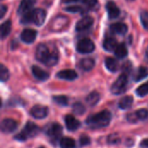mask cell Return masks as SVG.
Instances as JSON below:
<instances>
[{"instance_id":"obj_10","label":"cell","mask_w":148,"mask_h":148,"mask_svg":"<svg viewBox=\"0 0 148 148\" xmlns=\"http://www.w3.org/2000/svg\"><path fill=\"white\" fill-rule=\"evenodd\" d=\"M18 127L17 121L13 119H4L1 122V130L3 133H12Z\"/></svg>"},{"instance_id":"obj_9","label":"cell","mask_w":148,"mask_h":148,"mask_svg":"<svg viewBox=\"0 0 148 148\" xmlns=\"http://www.w3.org/2000/svg\"><path fill=\"white\" fill-rule=\"evenodd\" d=\"M69 23V20L66 16H56L51 23L50 29L53 31H58L63 29Z\"/></svg>"},{"instance_id":"obj_41","label":"cell","mask_w":148,"mask_h":148,"mask_svg":"<svg viewBox=\"0 0 148 148\" xmlns=\"http://www.w3.org/2000/svg\"><path fill=\"white\" fill-rule=\"evenodd\" d=\"M147 56H148V49H147Z\"/></svg>"},{"instance_id":"obj_3","label":"cell","mask_w":148,"mask_h":148,"mask_svg":"<svg viewBox=\"0 0 148 148\" xmlns=\"http://www.w3.org/2000/svg\"><path fill=\"white\" fill-rule=\"evenodd\" d=\"M38 133H39L38 126H36L35 123L31 121H28L26 125L24 126L23 131L15 136V139L20 141H24L27 139L35 137L36 135H37Z\"/></svg>"},{"instance_id":"obj_13","label":"cell","mask_w":148,"mask_h":148,"mask_svg":"<svg viewBox=\"0 0 148 148\" xmlns=\"http://www.w3.org/2000/svg\"><path fill=\"white\" fill-rule=\"evenodd\" d=\"M36 0H22L18 10H17V13L19 15H23L29 11H30L31 8L34 6V4L36 3Z\"/></svg>"},{"instance_id":"obj_6","label":"cell","mask_w":148,"mask_h":148,"mask_svg":"<svg viewBox=\"0 0 148 148\" xmlns=\"http://www.w3.org/2000/svg\"><path fill=\"white\" fill-rule=\"evenodd\" d=\"M76 49L81 54H89L95 50V44L90 39L83 38L78 42Z\"/></svg>"},{"instance_id":"obj_40","label":"cell","mask_w":148,"mask_h":148,"mask_svg":"<svg viewBox=\"0 0 148 148\" xmlns=\"http://www.w3.org/2000/svg\"><path fill=\"white\" fill-rule=\"evenodd\" d=\"M140 147L143 148H148V139L143 140L140 143Z\"/></svg>"},{"instance_id":"obj_32","label":"cell","mask_w":148,"mask_h":148,"mask_svg":"<svg viewBox=\"0 0 148 148\" xmlns=\"http://www.w3.org/2000/svg\"><path fill=\"white\" fill-rule=\"evenodd\" d=\"M9 77L10 73L8 69L3 64H0V80L2 82H6L9 80Z\"/></svg>"},{"instance_id":"obj_19","label":"cell","mask_w":148,"mask_h":148,"mask_svg":"<svg viewBox=\"0 0 148 148\" xmlns=\"http://www.w3.org/2000/svg\"><path fill=\"white\" fill-rule=\"evenodd\" d=\"M110 29L118 35H125L127 32V26L123 23H115L110 26Z\"/></svg>"},{"instance_id":"obj_11","label":"cell","mask_w":148,"mask_h":148,"mask_svg":"<svg viewBox=\"0 0 148 148\" xmlns=\"http://www.w3.org/2000/svg\"><path fill=\"white\" fill-rule=\"evenodd\" d=\"M94 23V18L92 16H87L82 18L75 25V29L77 31H84L89 29Z\"/></svg>"},{"instance_id":"obj_35","label":"cell","mask_w":148,"mask_h":148,"mask_svg":"<svg viewBox=\"0 0 148 148\" xmlns=\"http://www.w3.org/2000/svg\"><path fill=\"white\" fill-rule=\"evenodd\" d=\"M140 21L145 29L148 30V11L143 10L140 12Z\"/></svg>"},{"instance_id":"obj_37","label":"cell","mask_w":148,"mask_h":148,"mask_svg":"<svg viewBox=\"0 0 148 148\" xmlns=\"http://www.w3.org/2000/svg\"><path fill=\"white\" fill-rule=\"evenodd\" d=\"M81 146H88L90 144V138L87 135H82L80 138Z\"/></svg>"},{"instance_id":"obj_22","label":"cell","mask_w":148,"mask_h":148,"mask_svg":"<svg viewBox=\"0 0 148 148\" xmlns=\"http://www.w3.org/2000/svg\"><path fill=\"white\" fill-rule=\"evenodd\" d=\"M95 61L92 58H84L80 62V67L85 71H89L95 67Z\"/></svg>"},{"instance_id":"obj_42","label":"cell","mask_w":148,"mask_h":148,"mask_svg":"<svg viewBox=\"0 0 148 148\" xmlns=\"http://www.w3.org/2000/svg\"><path fill=\"white\" fill-rule=\"evenodd\" d=\"M127 1H134V0H127Z\"/></svg>"},{"instance_id":"obj_38","label":"cell","mask_w":148,"mask_h":148,"mask_svg":"<svg viewBox=\"0 0 148 148\" xmlns=\"http://www.w3.org/2000/svg\"><path fill=\"white\" fill-rule=\"evenodd\" d=\"M131 69H132V64L130 62H127V63L123 65V69L125 72H129Z\"/></svg>"},{"instance_id":"obj_12","label":"cell","mask_w":148,"mask_h":148,"mask_svg":"<svg viewBox=\"0 0 148 148\" xmlns=\"http://www.w3.org/2000/svg\"><path fill=\"white\" fill-rule=\"evenodd\" d=\"M36 35L37 32L35 29H25L23 30V32L21 33L20 38L21 40L25 42V43H32L36 38Z\"/></svg>"},{"instance_id":"obj_25","label":"cell","mask_w":148,"mask_h":148,"mask_svg":"<svg viewBox=\"0 0 148 148\" xmlns=\"http://www.w3.org/2000/svg\"><path fill=\"white\" fill-rule=\"evenodd\" d=\"M133 102H134V99L132 96H129V95L125 96L121 99L119 102V108L121 109H128L132 106Z\"/></svg>"},{"instance_id":"obj_27","label":"cell","mask_w":148,"mask_h":148,"mask_svg":"<svg viewBox=\"0 0 148 148\" xmlns=\"http://www.w3.org/2000/svg\"><path fill=\"white\" fill-rule=\"evenodd\" d=\"M11 30V22L10 20L5 21L1 25V37L2 39H4L10 32Z\"/></svg>"},{"instance_id":"obj_34","label":"cell","mask_w":148,"mask_h":148,"mask_svg":"<svg viewBox=\"0 0 148 148\" xmlns=\"http://www.w3.org/2000/svg\"><path fill=\"white\" fill-rule=\"evenodd\" d=\"M55 102L61 106H67L68 105V98L64 95H56L53 97Z\"/></svg>"},{"instance_id":"obj_20","label":"cell","mask_w":148,"mask_h":148,"mask_svg":"<svg viewBox=\"0 0 148 148\" xmlns=\"http://www.w3.org/2000/svg\"><path fill=\"white\" fill-rule=\"evenodd\" d=\"M117 46V41L113 37H107L103 42V48L109 52L114 51Z\"/></svg>"},{"instance_id":"obj_17","label":"cell","mask_w":148,"mask_h":148,"mask_svg":"<svg viewBox=\"0 0 148 148\" xmlns=\"http://www.w3.org/2000/svg\"><path fill=\"white\" fill-rule=\"evenodd\" d=\"M31 70L34 77L39 81H46L49 77V74L45 70L42 69L41 68H39L38 66H33Z\"/></svg>"},{"instance_id":"obj_30","label":"cell","mask_w":148,"mask_h":148,"mask_svg":"<svg viewBox=\"0 0 148 148\" xmlns=\"http://www.w3.org/2000/svg\"><path fill=\"white\" fill-rule=\"evenodd\" d=\"M58 58H59V56H58V54L56 52V50L55 51H51V54H50L48 61L46 62L45 65H47L49 67L55 66L58 62Z\"/></svg>"},{"instance_id":"obj_39","label":"cell","mask_w":148,"mask_h":148,"mask_svg":"<svg viewBox=\"0 0 148 148\" xmlns=\"http://www.w3.org/2000/svg\"><path fill=\"white\" fill-rule=\"evenodd\" d=\"M7 11V7L5 6V5H1V7H0V17L1 18H3V16H4V14H5V12Z\"/></svg>"},{"instance_id":"obj_18","label":"cell","mask_w":148,"mask_h":148,"mask_svg":"<svg viewBox=\"0 0 148 148\" xmlns=\"http://www.w3.org/2000/svg\"><path fill=\"white\" fill-rule=\"evenodd\" d=\"M64 3H80L84 4L88 9H95L98 4V0H62Z\"/></svg>"},{"instance_id":"obj_23","label":"cell","mask_w":148,"mask_h":148,"mask_svg":"<svg viewBox=\"0 0 148 148\" xmlns=\"http://www.w3.org/2000/svg\"><path fill=\"white\" fill-rule=\"evenodd\" d=\"M105 65L107 67V69L111 71V72H116L119 69V63L118 62L112 58V57H108L105 60Z\"/></svg>"},{"instance_id":"obj_2","label":"cell","mask_w":148,"mask_h":148,"mask_svg":"<svg viewBox=\"0 0 148 148\" xmlns=\"http://www.w3.org/2000/svg\"><path fill=\"white\" fill-rule=\"evenodd\" d=\"M45 19H46V11L42 9H36L23 14L20 22L23 24L35 23L37 26H41L43 24Z\"/></svg>"},{"instance_id":"obj_16","label":"cell","mask_w":148,"mask_h":148,"mask_svg":"<svg viewBox=\"0 0 148 148\" xmlns=\"http://www.w3.org/2000/svg\"><path fill=\"white\" fill-rule=\"evenodd\" d=\"M56 76L60 79L66 80V81H74L77 78V73L73 69H64L59 71Z\"/></svg>"},{"instance_id":"obj_4","label":"cell","mask_w":148,"mask_h":148,"mask_svg":"<svg viewBox=\"0 0 148 148\" xmlns=\"http://www.w3.org/2000/svg\"><path fill=\"white\" fill-rule=\"evenodd\" d=\"M128 82V77L126 73L121 74L118 79L114 82V83L111 87V92L114 95H121L123 94L127 90V86Z\"/></svg>"},{"instance_id":"obj_24","label":"cell","mask_w":148,"mask_h":148,"mask_svg":"<svg viewBox=\"0 0 148 148\" xmlns=\"http://www.w3.org/2000/svg\"><path fill=\"white\" fill-rule=\"evenodd\" d=\"M99 101H100V94L95 91L90 93L86 98V102L91 107L95 106L99 102Z\"/></svg>"},{"instance_id":"obj_26","label":"cell","mask_w":148,"mask_h":148,"mask_svg":"<svg viewBox=\"0 0 148 148\" xmlns=\"http://www.w3.org/2000/svg\"><path fill=\"white\" fill-rule=\"evenodd\" d=\"M148 76V69L146 67H140L135 75H134V81L135 82H140L143 79H145L146 77Z\"/></svg>"},{"instance_id":"obj_8","label":"cell","mask_w":148,"mask_h":148,"mask_svg":"<svg viewBox=\"0 0 148 148\" xmlns=\"http://www.w3.org/2000/svg\"><path fill=\"white\" fill-rule=\"evenodd\" d=\"M48 108L42 105H35L31 109H30V114L33 118L41 120L45 118L48 115Z\"/></svg>"},{"instance_id":"obj_15","label":"cell","mask_w":148,"mask_h":148,"mask_svg":"<svg viewBox=\"0 0 148 148\" xmlns=\"http://www.w3.org/2000/svg\"><path fill=\"white\" fill-rule=\"evenodd\" d=\"M107 8V11L108 14V17L110 19H115L120 16L121 10L119 9V7L115 4V3L114 2H108L106 5Z\"/></svg>"},{"instance_id":"obj_14","label":"cell","mask_w":148,"mask_h":148,"mask_svg":"<svg viewBox=\"0 0 148 148\" xmlns=\"http://www.w3.org/2000/svg\"><path fill=\"white\" fill-rule=\"evenodd\" d=\"M65 124H66V127L69 130V131H75L77 130L80 126H81V123L78 120H76L73 115L71 114H68L66 115L65 117Z\"/></svg>"},{"instance_id":"obj_1","label":"cell","mask_w":148,"mask_h":148,"mask_svg":"<svg viewBox=\"0 0 148 148\" xmlns=\"http://www.w3.org/2000/svg\"><path fill=\"white\" fill-rule=\"evenodd\" d=\"M112 119V114L108 110H103L100 113L93 114L86 120V124L89 128L99 129L106 127L109 125Z\"/></svg>"},{"instance_id":"obj_33","label":"cell","mask_w":148,"mask_h":148,"mask_svg":"<svg viewBox=\"0 0 148 148\" xmlns=\"http://www.w3.org/2000/svg\"><path fill=\"white\" fill-rule=\"evenodd\" d=\"M136 94L137 95L143 97L146 96L147 95H148V82H147L146 83L140 85L137 89H136Z\"/></svg>"},{"instance_id":"obj_36","label":"cell","mask_w":148,"mask_h":148,"mask_svg":"<svg viewBox=\"0 0 148 148\" xmlns=\"http://www.w3.org/2000/svg\"><path fill=\"white\" fill-rule=\"evenodd\" d=\"M66 11H69V12H84L85 10L84 8L81 7V6H75V5H72V6H69L67 8L64 9Z\"/></svg>"},{"instance_id":"obj_21","label":"cell","mask_w":148,"mask_h":148,"mask_svg":"<svg viewBox=\"0 0 148 148\" xmlns=\"http://www.w3.org/2000/svg\"><path fill=\"white\" fill-rule=\"evenodd\" d=\"M114 52L115 56L117 58H119V59L125 58L127 56V54H128L127 49V47H126V45L124 43L118 44V46L116 47V49H115V50Z\"/></svg>"},{"instance_id":"obj_43","label":"cell","mask_w":148,"mask_h":148,"mask_svg":"<svg viewBox=\"0 0 148 148\" xmlns=\"http://www.w3.org/2000/svg\"><path fill=\"white\" fill-rule=\"evenodd\" d=\"M40 148H45V147H40Z\"/></svg>"},{"instance_id":"obj_29","label":"cell","mask_w":148,"mask_h":148,"mask_svg":"<svg viewBox=\"0 0 148 148\" xmlns=\"http://www.w3.org/2000/svg\"><path fill=\"white\" fill-rule=\"evenodd\" d=\"M137 121H148V110L147 109H140L134 112Z\"/></svg>"},{"instance_id":"obj_7","label":"cell","mask_w":148,"mask_h":148,"mask_svg":"<svg viewBox=\"0 0 148 148\" xmlns=\"http://www.w3.org/2000/svg\"><path fill=\"white\" fill-rule=\"evenodd\" d=\"M50 54H51V51L49 50V47L47 45H45L43 43H41L36 47V57L39 62L45 64L46 62L48 61Z\"/></svg>"},{"instance_id":"obj_31","label":"cell","mask_w":148,"mask_h":148,"mask_svg":"<svg viewBox=\"0 0 148 148\" xmlns=\"http://www.w3.org/2000/svg\"><path fill=\"white\" fill-rule=\"evenodd\" d=\"M72 111H73V113H74L75 114L82 115V114H83L85 113L86 108H85V107H84L82 103L76 102V103H75V104L73 105V107H72Z\"/></svg>"},{"instance_id":"obj_28","label":"cell","mask_w":148,"mask_h":148,"mask_svg":"<svg viewBox=\"0 0 148 148\" xmlns=\"http://www.w3.org/2000/svg\"><path fill=\"white\" fill-rule=\"evenodd\" d=\"M60 147L61 148H75V141L69 137H64L60 140Z\"/></svg>"},{"instance_id":"obj_5","label":"cell","mask_w":148,"mask_h":148,"mask_svg":"<svg viewBox=\"0 0 148 148\" xmlns=\"http://www.w3.org/2000/svg\"><path fill=\"white\" fill-rule=\"evenodd\" d=\"M46 134L51 139L52 141H57L62 134V127L60 124L54 122L49 124L45 129Z\"/></svg>"}]
</instances>
